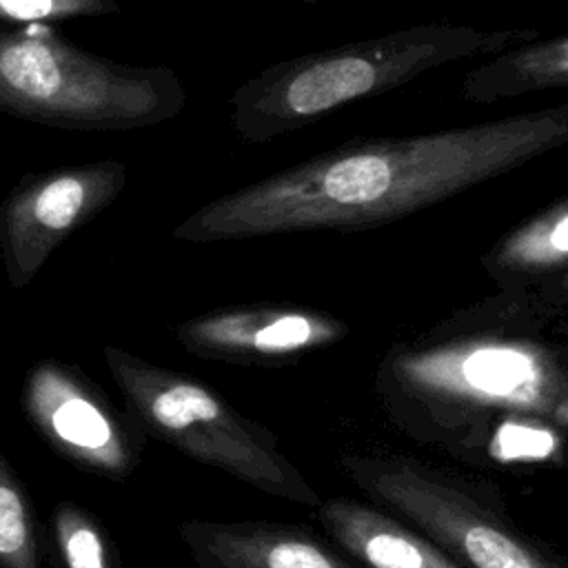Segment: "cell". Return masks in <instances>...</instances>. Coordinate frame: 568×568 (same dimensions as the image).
<instances>
[{
    "instance_id": "obj_1",
    "label": "cell",
    "mask_w": 568,
    "mask_h": 568,
    "mask_svg": "<svg viewBox=\"0 0 568 568\" xmlns=\"http://www.w3.org/2000/svg\"><path fill=\"white\" fill-rule=\"evenodd\" d=\"M568 146V102L415 135L353 138L220 195L173 229L186 242L379 226Z\"/></svg>"
},
{
    "instance_id": "obj_2",
    "label": "cell",
    "mask_w": 568,
    "mask_h": 568,
    "mask_svg": "<svg viewBox=\"0 0 568 568\" xmlns=\"http://www.w3.org/2000/svg\"><path fill=\"white\" fill-rule=\"evenodd\" d=\"M541 38L539 29L424 22L264 67L229 100L240 142L264 144L348 104L402 89L439 67L495 55Z\"/></svg>"
},
{
    "instance_id": "obj_3",
    "label": "cell",
    "mask_w": 568,
    "mask_h": 568,
    "mask_svg": "<svg viewBox=\"0 0 568 568\" xmlns=\"http://www.w3.org/2000/svg\"><path fill=\"white\" fill-rule=\"evenodd\" d=\"M186 89L171 67L84 51L47 22L0 29V111L73 131H126L175 118Z\"/></svg>"
},
{
    "instance_id": "obj_4",
    "label": "cell",
    "mask_w": 568,
    "mask_h": 568,
    "mask_svg": "<svg viewBox=\"0 0 568 568\" xmlns=\"http://www.w3.org/2000/svg\"><path fill=\"white\" fill-rule=\"evenodd\" d=\"M102 357L122 393L124 410L149 439L273 497L315 508L322 504L313 486L275 448L271 433L240 415L211 386L120 346H104Z\"/></svg>"
},
{
    "instance_id": "obj_5",
    "label": "cell",
    "mask_w": 568,
    "mask_h": 568,
    "mask_svg": "<svg viewBox=\"0 0 568 568\" xmlns=\"http://www.w3.org/2000/svg\"><path fill=\"white\" fill-rule=\"evenodd\" d=\"M390 371L406 397L439 415L568 417L566 373L546 348L530 342L457 339L406 351Z\"/></svg>"
},
{
    "instance_id": "obj_6",
    "label": "cell",
    "mask_w": 568,
    "mask_h": 568,
    "mask_svg": "<svg viewBox=\"0 0 568 568\" xmlns=\"http://www.w3.org/2000/svg\"><path fill=\"white\" fill-rule=\"evenodd\" d=\"M20 408L42 442L84 473L124 481L142 462L149 437L75 364L33 362L22 377Z\"/></svg>"
},
{
    "instance_id": "obj_7",
    "label": "cell",
    "mask_w": 568,
    "mask_h": 568,
    "mask_svg": "<svg viewBox=\"0 0 568 568\" xmlns=\"http://www.w3.org/2000/svg\"><path fill=\"white\" fill-rule=\"evenodd\" d=\"M120 160L24 173L0 202V260L11 288H27L53 251L98 217L124 189Z\"/></svg>"
},
{
    "instance_id": "obj_8",
    "label": "cell",
    "mask_w": 568,
    "mask_h": 568,
    "mask_svg": "<svg viewBox=\"0 0 568 568\" xmlns=\"http://www.w3.org/2000/svg\"><path fill=\"white\" fill-rule=\"evenodd\" d=\"M362 486L470 568H559L453 486L406 464L351 470Z\"/></svg>"
},
{
    "instance_id": "obj_9",
    "label": "cell",
    "mask_w": 568,
    "mask_h": 568,
    "mask_svg": "<svg viewBox=\"0 0 568 568\" xmlns=\"http://www.w3.org/2000/svg\"><path fill=\"white\" fill-rule=\"evenodd\" d=\"M346 326L328 315L284 306H233L173 324L191 355L229 362L275 359L337 342Z\"/></svg>"
},
{
    "instance_id": "obj_10",
    "label": "cell",
    "mask_w": 568,
    "mask_h": 568,
    "mask_svg": "<svg viewBox=\"0 0 568 568\" xmlns=\"http://www.w3.org/2000/svg\"><path fill=\"white\" fill-rule=\"evenodd\" d=\"M178 532L200 568H353L315 539L268 524L189 519Z\"/></svg>"
},
{
    "instance_id": "obj_11",
    "label": "cell",
    "mask_w": 568,
    "mask_h": 568,
    "mask_svg": "<svg viewBox=\"0 0 568 568\" xmlns=\"http://www.w3.org/2000/svg\"><path fill=\"white\" fill-rule=\"evenodd\" d=\"M324 530L371 568H464L435 541L353 499H328L317 506Z\"/></svg>"
},
{
    "instance_id": "obj_12",
    "label": "cell",
    "mask_w": 568,
    "mask_h": 568,
    "mask_svg": "<svg viewBox=\"0 0 568 568\" xmlns=\"http://www.w3.org/2000/svg\"><path fill=\"white\" fill-rule=\"evenodd\" d=\"M564 87H568V33L535 38L490 55L462 78L459 98L470 104H495Z\"/></svg>"
},
{
    "instance_id": "obj_13",
    "label": "cell",
    "mask_w": 568,
    "mask_h": 568,
    "mask_svg": "<svg viewBox=\"0 0 568 568\" xmlns=\"http://www.w3.org/2000/svg\"><path fill=\"white\" fill-rule=\"evenodd\" d=\"M495 271L541 275L568 266V197L506 233L488 253Z\"/></svg>"
},
{
    "instance_id": "obj_14",
    "label": "cell",
    "mask_w": 568,
    "mask_h": 568,
    "mask_svg": "<svg viewBox=\"0 0 568 568\" xmlns=\"http://www.w3.org/2000/svg\"><path fill=\"white\" fill-rule=\"evenodd\" d=\"M44 532L60 568H122L106 526L75 501H58Z\"/></svg>"
},
{
    "instance_id": "obj_15",
    "label": "cell",
    "mask_w": 568,
    "mask_h": 568,
    "mask_svg": "<svg viewBox=\"0 0 568 568\" xmlns=\"http://www.w3.org/2000/svg\"><path fill=\"white\" fill-rule=\"evenodd\" d=\"M47 532L31 497L0 450V568H42Z\"/></svg>"
},
{
    "instance_id": "obj_16",
    "label": "cell",
    "mask_w": 568,
    "mask_h": 568,
    "mask_svg": "<svg viewBox=\"0 0 568 568\" xmlns=\"http://www.w3.org/2000/svg\"><path fill=\"white\" fill-rule=\"evenodd\" d=\"M120 13L115 0H0V22L33 24Z\"/></svg>"
},
{
    "instance_id": "obj_17",
    "label": "cell",
    "mask_w": 568,
    "mask_h": 568,
    "mask_svg": "<svg viewBox=\"0 0 568 568\" xmlns=\"http://www.w3.org/2000/svg\"><path fill=\"white\" fill-rule=\"evenodd\" d=\"M293 2H304V4H320L324 0H293Z\"/></svg>"
},
{
    "instance_id": "obj_18",
    "label": "cell",
    "mask_w": 568,
    "mask_h": 568,
    "mask_svg": "<svg viewBox=\"0 0 568 568\" xmlns=\"http://www.w3.org/2000/svg\"><path fill=\"white\" fill-rule=\"evenodd\" d=\"M564 291L568 293V273H566V277H564Z\"/></svg>"
}]
</instances>
